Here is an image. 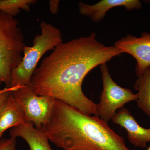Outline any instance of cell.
<instances>
[{"mask_svg":"<svg viewBox=\"0 0 150 150\" xmlns=\"http://www.w3.org/2000/svg\"><path fill=\"white\" fill-rule=\"evenodd\" d=\"M1 91V90H0V91Z\"/></svg>","mask_w":150,"mask_h":150,"instance_id":"obj_18","label":"cell"},{"mask_svg":"<svg viewBox=\"0 0 150 150\" xmlns=\"http://www.w3.org/2000/svg\"><path fill=\"white\" fill-rule=\"evenodd\" d=\"M43 129L49 141L63 150H131L123 137L98 116L58 100Z\"/></svg>","mask_w":150,"mask_h":150,"instance_id":"obj_2","label":"cell"},{"mask_svg":"<svg viewBox=\"0 0 150 150\" xmlns=\"http://www.w3.org/2000/svg\"><path fill=\"white\" fill-rule=\"evenodd\" d=\"M112 120L113 123L126 130L129 142L132 144L138 147H146L147 144L150 142V129L140 125L127 108L123 107L119 109Z\"/></svg>","mask_w":150,"mask_h":150,"instance_id":"obj_8","label":"cell"},{"mask_svg":"<svg viewBox=\"0 0 150 150\" xmlns=\"http://www.w3.org/2000/svg\"><path fill=\"white\" fill-rule=\"evenodd\" d=\"M137 76L134 87L138 91L137 106L150 118V67Z\"/></svg>","mask_w":150,"mask_h":150,"instance_id":"obj_12","label":"cell"},{"mask_svg":"<svg viewBox=\"0 0 150 150\" xmlns=\"http://www.w3.org/2000/svg\"><path fill=\"white\" fill-rule=\"evenodd\" d=\"M142 4L139 0H101L93 5L79 2V12L84 16L89 17L94 22L98 23L104 18L107 12L113 8L124 6L128 11L140 9Z\"/></svg>","mask_w":150,"mask_h":150,"instance_id":"obj_9","label":"cell"},{"mask_svg":"<svg viewBox=\"0 0 150 150\" xmlns=\"http://www.w3.org/2000/svg\"><path fill=\"white\" fill-rule=\"evenodd\" d=\"M24 36L15 17L0 11V85L10 88L11 72L21 62Z\"/></svg>","mask_w":150,"mask_h":150,"instance_id":"obj_4","label":"cell"},{"mask_svg":"<svg viewBox=\"0 0 150 150\" xmlns=\"http://www.w3.org/2000/svg\"><path fill=\"white\" fill-rule=\"evenodd\" d=\"M59 0H50L48 2L50 12L52 14H56L58 12L59 9Z\"/></svg>","mask_w":150,"mask_h":150,"instance_id":"obj_16","label":"cell"},{"mask_svg":"<svg viewBox=\"0 0 150 150\" xmlns=\"http://www.w3.org/2000/svg\"><path fill=\"white\" fill-rule=\"evenodd\" d=\"M147 150H150V146L147 149Z\"/></svg>","mask_w":150,"mask_h":150,"instance_id":"obj_17","label":"cell"},{"mask_svg":"<svg viewBox=\"0 0 150 150\" xmlns=\"http://www.w3.org/2000/svg\"><path fill=\"white\" fill-rule=\"evenodd\" d=\"M12 92L0 109V139L8 129L25 122L22 108Z\"/></svg>","mask_w":150,"mask_h":150,"instance_id":"obj_11","label":"cell"},{"mask_svg":"<svg viewBox=\"0 0 150 150\" xmlns=\"http://www.w3.org/2000/svg\"><path fill=\"white\" fill-rule=\"evenodd\" d=\"M12 93L22 108L25 122L43 129L51 117L56 99L37 95L29 86L21 87Z\"/></svg>","mask_w":150,"mask_h":150,"instance_id":"obj_6","label":"cell"},{"mask_svg":"<svg viewBox=\"0 0 150 150\" xmlns=\"http://www.w3.org/2000/svg\"><path fill=\"white\" fill-rule=\"evenodd\" d=\"M10 134L11 137L23 139L27 142L30 150H53L43 129H37L32 123L25 122L11 128Z\"/></svg>","mask_w":150,"mask_h":150,"instance_id":"obj_10","label":"cell"},{"mask_svg":"<svg viewBox=\"0 0 150 150\" xmlns=\"http://www.w3.org/2000/svg\"><path fill=\"white\" fill-rule=\"evenodd\" d=\"M37 2L36 0H0V11L15 17L21 10L28 11L30 6Z\"/></svg>","mask_w":150,"mask_h":150,"instance_id":"obj_13","label":"cell"},{"mask_svg":"<svg viewBox=\"0 0 150 150\" xmlns=\"http://www.w3.org/2000/svg\"><path fill=\"white\" fill-rule=\"evenodd\" d=\"M16 138L2 139L0 140V150H16Z\"/></svg>","mask_w":150,"mask_h":150,"instance_id":"obj_14","label":"cell"},{"mask_svg":"<svg viewBox=\"0 0 150 150\" xmlns=\"http://www.w3.org/2000/svg\"><path fill=\"white\" fill-rule=\"evenodd\" d=\"M95 33L59 44L42 60L29 86L37 95L51 97L87 115L97 116V104L82 89L86 76L122 53L98 41Z\"/></svg>","mask_w":150,"mask_h":150,"instance_id":"obj_1","label":"cell"},{"mask_svg":"<svg viewBox=\"0 0 150 150\" xmlns=\"http://www.w3.org/2000/svg\"><path fill=\"white\" fill-rule=\"evenodd\" d=\"M103 83L100 100L97 104V116L105 123L112 120L118 109L132 101H137V94L131 90L121 87L112 80L106 63L100 65Z\"/></svg>","mask_w":150,"mask_h":150,"instance_id":"obj_5","label":"cell"},{"mask_svg":"<svg viewBox=\"0 0 150 150\" xmlns=\"http://www.w3.org/2000/svg\"><path fill=\"white\" fill-rule=\"evenodd\" d=\"M121 53H127L136 59V74H139L150 67V33L144 32L141 37L128 34L114 43Z\"/></svg>","mask_w":150,"mask_h":150,"instance_id":"obj_7","label":"cell"},{"mask_svg":"<svg viewBox=\"0 0 150 150\" xmlns=\"http://www.w3.org/2000/svg\"><path fill=\"white\" fill-rule=\"evenodd\" d=\"M21 87V86L16 87L10 88H5L4 89L1 90V91H0V109L4 103L11 92Z\"/></svg>","mask_w":150,"mask_h":150,"instance_id":"obj_15","label":"cell"},{"mask_svg":"<svg viewBox=\"0 0 150 150\" xmlns=\"http://www.w3.org/2000/svg\"><path fill=\"white\" fill-rule=\"evenodd\" d=\"M41 33L35 35L31 46H24L21 62L11 72V88L29 86L38 62L46 52L62 43V33L58 28L46 22L40 23Z\"/></svg>","mask_w":150,"mask_h":150,"instance_id":"obj_3","label":"cell"}]
</instances>
